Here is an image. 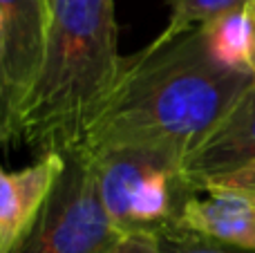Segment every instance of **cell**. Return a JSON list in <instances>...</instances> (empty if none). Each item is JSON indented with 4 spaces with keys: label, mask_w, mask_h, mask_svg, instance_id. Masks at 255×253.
Masks as SVG:
<instances>
[{
    "label": "cell",
    "mask_w": 255,
    "mask_h": 253,
    "mask_svg": "<svg viewBox=\"0 0 255 253\" xmlns=\"http://www.w3.org/2000/svg\"><path fill=\"white\" fill-rule=\"evenodd\" d=\"M179 229L255 251V202L229 191L199 193L186 204Z\"/></svg>",
    "instance_id": "8"
},
{
    "label": "cell",
    "mask_w": 255,
    "mask_h": 253,
    "mask_svg": "<svg viewBox=\"0 0 255 253\" xmlns=\"http://www.w3.org/2000/svg\"><path fill=\"white\" fill-rule=\"evenodd\" d=\"M251 2V0H168L170 4V20H168L166 29L157 36L150 45L161 47L179 36L188 34V31L204 27L208 22L217 20L220 16L233 11V9L242 7V4Z\"/></svg>",
    "instance_id": "10"
},
{
    "label": "cell",
    "mask_w": 255,
    "mask_h": 253,
    "mask_svg": "<svg viewBox=\"0 0 255 253\" xmlns=\"http://www.w3.org/2000/svg\"><path fill=\"white\" fill-rule=\"evenodd\" d=\"M43 2H45V4H47V7H49V0H43Z\"/></svg>",
    "instance_id": "14"
},
{
    "label": "cell",
    "mask_w": 255,
    "mask_h": 253,
    "mask_svg": "<svg viewBox=\"0 0 255 253\" xmlns=\"http://www.w3.org/2000/svg\"><path fill=\"white\" fill-rule=\"evenodd\" d=\"M211 54L220 63L251 70L255 61V0L202 27ZM255 74V72H253Z\"/></svg>",
    "instance_id": "9"
},
{
    "label": "cell",
    "mask_w": 255,
    "mask_h": 253,
    "mask_svg": "<svg viewBox=\"0 0 255 253\" xmlns=\"http://www.w3.org/2000/svg\"><path fill=\"white\" fill-rule=\"evenodd\" d=\"M157 242L163 253H255L251 249L226 245V242L213 240L208 236L186 231V229H177V231L166 233V236L157 238Z\"/></svg>",
    "instance_id": "11"
},
{
    "label": "cell",
    "mask_w": 255,
    "mask_h": 253,
    "mask_svg": "<svg viewBox=\"0 0 255 253\" xmlns=\"http://www.w3.org/2000/svg\"><path fill=\"white\" fill-rule=\"evenodd\" d=\"M121 240L101 202L92 155L65 152V168L18 253H110Z\"/></svg>",
    "instance_id": "4"
},
{
    "label": "cell",
    "mask_w": 255,
    "mask_h": 253,
    "mask_svg": "<svg viewBox=\"0 0 255 253\" xmlns=\"http://www.w3.org/2000/svg\"><path fill=\"white\" fill-rule=\"evenodd\" d=\"M206 191H229V193H238V195L247 197V200L255 202V161L249 166H244L242 170H235V173L226 175V177L213 179L199 193Z\"/></svg>",
    "instance_id": "12"
},
{
    "label": "cell",
    "mask_w": 255,
    "mask_h": 253,
    "mask_svg": "<svg viewBox=\"0 0 255 253\" xmlns=\"http://www.w3.org/2000/svg\"><path fill=\"white\" fill-rule=\"evenodd\" d=\"M65 155L49 152L20 170L0 166V253H18L31 236L58 177Z\"/></svg>",
    "instance_id": "6"
},
{
    "label": "cell",
    "mask_w": 255,
    "mask_h": 253,
    "mask_svg": "<svg viewBox=\"0 0 255 253\" xmlns=\"http://www.w3.org/2000/svg\"><path fill=\"white\" fill-rule=\"evenodd\" d=\"M253 72H255V61H253Z\"/></svg>",
    "instance_id": "15"
},
{
    "label": "cell",
    "mask_w": 255,
    "mask_h": 253,
    "mask_svg": "<svg viewBox=\"0 0 255 253\" xmlns=\"http://www.w3.org/2000/svg\"><path fill=\"white\" fill-rule=\"evenodd\" d=\"M115 0H49L47 45L20 117V141L38 157L76 150L124 56Z\"/></svg>",
    "instance_id": "2"
},
{
    "label": "cell",
    "mask_w": 255,
    "mask_h": 253,
    "mask_svg": "<svg viewBox=\"0 0 255 253\" xmlns=\"http://www.w3.org/2000/svg\"><path fill=\"white\" fill-rule=\"evenodd\" d=\"M101 202L119 236L161 238L181 227L184 209L199 195L181 161L161 152L121 148L92 155Z\"/></svg>",
    "instance_id": "3"
},
{
    "label": "cell",
    "mask_w": 255,
    "mask_h": 253,
    "mask_svg": "<svg viewBox=\"0 0 255 253\" xmlns=\"http://www.w3.org/2000/svg\"><path fill=\"white\" fill-rule=\"evenodd\" d=\"M110 253H163L152 236H121Z\"/></svg>",
    "instance_id": "13"
},
{
    "label": "cell",
    "mask_w": 255,
    "mask_h": 253,
    "mask_svg": "<svg viewBox=\"0 0 255 253\" xmlns=\"http://www.w3.org/2000/svg\"><path fill=\"white\" fill-rule=\"evenodd\" d=\"M49 7L43 0H0V152L20 143V117L40 72Z\"/></svg>",
    "instance_id": "5"
},
{
    "label": "cell",
    "mask_w": 255,
    "mask_h": 253,
    "mask_svg": "<svg viewBox=\"0 0 255 253\" xmlns=\"http://www.w3.org/2000/svg\"><path fill=\"white\" fill-rule=\"evenodd\" d=\"M255 83L251 70L220 63L202 27L161 47L145 45L124 56L112 92L85 128L90 155L136 148L181 161L213 132Z\"/></svg>",
    "instance_id": "1"
},
{
    "label": "cell",
    "mask_w": 255,
    "mask_h": 253,
    "mask_svg": "<svg viewBox=\"0 0 255 253\" xmlns=\"http://www.w3.org/2000/svg\"><path fill=\"white\" fill-rule=\"evenodd\" d=\"M255 161V83L226 117L213 128V132L186 157L184 175L195 191H202L213 179L242 170Z\"/></svg>",
    "instance_id": "7"
}]
</instances>
